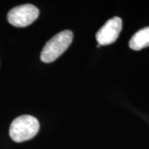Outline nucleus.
Wrapping results in <instances>:
<instances>
[{
    "mask_svg": "<svg viewBox=\"0 0 149 149\" xmlns=\"http://www.w3.org/2000/svg\"><path fill=\"white\" fill-rule=\"evenodd\" d=\"M40 124L32 115H21L16 118L9 127L11 139L16 143H22L33 139L38 133Z\"/></svg>",
    "mask_w": 149,
    "mask_h": 149,
    "instance_id": "1",
    "label": "nucleus"
},
{
    "mask_svg": "<svg viewBox=\"0 0 149 149\" xmlns=\"http://www.w3.org/2000/svg\"><path fill=\"white\" fill-rule=\"evenodd\" d=\"M72 40L73 33L70 30H65L55 35L43 47L41 52V61L45 63L54 61L67 50Z\"/></svg>",
    "mask_w": 149,
    "mask_h": 149,
    "instance_id": "2",
    "label": "nucleus"
},
{
    "mask_svg": "<svg viewBox=\"0 0 149 149\" xmlns=\"http://www.w3.org/2000/svg\"><path fill=\"white\" fill-rule=\"evenodd\" d=\"M39 16V10L36 6L23 4L12 8L8 13V21L13 26L24 27L31 25Z\"/></svg>",
    "mask_w": 149,
    "mask_h": 149,
    "instance_id": "3",
    "label": "nucleus"
},
{
    "mask_svg": "<svg viewBox=\"0 0 149 149\" xmlns=\"http://www.w3.org/2000/svg\"><path fill=\"white\" fill-rule=\"evenodd\" d=\"M122 19L118 17H114L107 21L96 33V40L99 45L106 46L114 42L122 30Z\"/></svg>",
    "mask_w": 149,
    "mask_h": 149,
    "instance_id": "4",
    "label": "nucleus"
},
{
    "mask_svg": "<svg viewBox=\"0 0 149 149\" xmlns=\"http://www.w3.org/2000/svg\"><path fill=\"white\" fill-rule=\"evenodd\" d=\"M129 47L133 51H140L149 47V27L140 29L129 41Z\"/></svg>",
    "mask_w": 149,
    "mask_h": 149,
    "instance_id": "5",
    "label": "nucleus"
}]
</instances>
